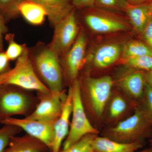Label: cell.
<instances>
[{
  "mask_svg": "<svg viewBox=\"0 0 152 152\" xmlns=\"http://www.w3.org/2000/svg\"><path fill=\"white\" fill-rule=\"evenodd\" d=\"M150 7H151V12L152 14V1H150Z\"/></svg>",
  "mask_w": 152,
  "mask_h": 152,
  "instance_id": "cell-36",
  "label": "cell"
},
{
  "mask_svg": "<svg viewBox=\"0 0 152 152\" xmlns=\"http://www.w3.org/2000/svg\"><path fill=\"white\" fill-rule=\"evenodd\" d=\"M11 85L29 91L48 92L50 91L38 77L28 55V48L16 61L12 69L0 75V85Z\"/></svg>",
  "mask_w": 152,
  "mask_h": 152,
  "instance_id": "cell-4",
  "label": "cell"
},
{
  "mask_svg": "<svg viewBox=\"0 0 152 152\" xmlns=\"http://www.w3.org/2000/svg\"><path fill=\"white\" fill-rule=\"evenodd\" d=\"M23 130L20 128L10 124H5L0 129V152H4L8 146L11 138L18 135Z\"/></svg>",
  "mask_w": 152,
  "mask_h": 152,
  "instance_id": "cell-25",
  "label": "cell"
},
{
  "mask_svg": "<svg viewBox=\"0 0 152 152\" xmlns=\"http://www.w3.org/2000/svg\"><path fill=\"white\" fill-rule=\"evenodd\" d=\"M139 152H152V147L142 150V151H140Z\"/></svg>",
  "mask_w": 152,
  "mask_h": 152,
  "instance_id": "cell-35",
  "label": "cell"
},
{
  "mask_svg": "<svg viewBox=\"0 0 152 152\" xmlns=\"http://www.w3.org/2000/svg\"><path fill=\"white\" fill-rule=\"evenodd\" d=\"M4 152H50L46 145L38 139L26 134L13 136Z\"/></svg>",
  "mask_w": 152,
  "mask_h": 152,
  "instance_id": "cell-14",
  "label": "cell"
},
{
  "mask_svg": "<svg viewBox=\"0 0 152 152\" xmlns=\"http://www.w3.org/2000/svg\"><path fill=\"white\" fill-rule=\"evenodd\" d=\"M127 0H96L95 7L114 11H125Z\"/></svg>",
  "mask_w": 152,
  "mask_h": 152,
  "instance_id": "cell-26",
  "label": "cell"
},
{
  "mask_svg": "<svg viewBox=\"0 0 152 152\" xmlns=\"http://www.w3.org/2000/svg\"><path fill=\"white\" fill-rule=\"evenodd\" d=\"M97 135H86L78 141L66 149L61 150L59 152H94L93 142Z\"/></svg>",
  "mask_w": 152,
  "mask_h": 152,
  "instance_id": "cell-22",
  "label": "cell"
},
{
  "mask_svg": "<svg viewBox=\"0 0 152 152\" xmlns=\"http://www.w3.org/2000/svg\"><path fill=\"white\" fill-rule=\"evenodd\" d=\"M125 64L137 70L148 72L152 70V56H141L124 59Z\"/></svg>",
  "mask_w": 152,
  "mask_h": 152,
  "instance_id": "cell-24",
  "label": "cell"
},
{
  "mask_svg": "<svg viewBox=\"0 0 152 152\" xmlns=\"http://www.w3.org/2000/svg\"><path fill=\"white\" fill-rule=\"evenodd\" d=\"M94 152H135L143 146V141L122 143L96 136L93 142Z\"/></svg>",
  "mask_w": 152,
  "mask_h": 152,
  "instance_id": "cell-15",
  "label": "cell"
},
{
  "mask_svg": "<svg viewBox=\"0 0 152 152\" xmlns=\"http://www.w3.org/2000/svg\"><path fill=\"white\" fill-rule=\"evenodd\" d=\"M56 121L32 120L26 118L18 119L11 117L0 121V123L4 125H14L20 128L26 134L46 145L50 152L54 140Z\"/></svg>",
  "mask_w": 152,
  "mask_h": 152,
  "instance_id": "cell-9",
  "label": "cell"
},
{
  "mask_svg": "<svg viewBox=\"0 0 152 152\" xmlns=\"http://www.w3.org/2000/svg\"><path fill=\"white\" fill-rule=\"evenodd\" d=\"M145 72L140 70L132 72L120 81L122 88L134 99L141 100L143 96L146 83Z\"/></svg>",
  "mask_w": 152,
  "mask_h": 152,
  "instance_id": "cell-17",
  "label": "cell"
},
{
  "mask_svg": "<svg viewBox=\"0 0 152 152\" xmlns=\"http://www.w3.org/2000/svg\"><path fill=\"white\" fill-rule=\"evenodd\" d=\"M84 20L86 25L93 31L101 34L124 31L127 28L121 20L105 9L94 7L88 8Z\"/></svg>",
  "mask_w": 152,
  "mask_h": 152,
  "instance_id": "cell-10",
  "label": "cell"
},
{
  "mask_svg": "<svg viewBox=\"0 0 152 152\" xmlns=\"http://www.w3.org/2000/svg\"><path fill=\"white\" fill-rule=\"evenodd\" d=\"M38 102L28 119L42 121H56L62 110L67 94L62 91L37 92Z\"/></svg>",
  "mask_w": 152,
  "mask_h": 152,
  "instance_id": "cell-8",
  "label": "cell"
},
{
  "mask_svg": "<svg viewBox=\"0 0 152 152\" xmlns=\"http://www.w3.org/2000/svg\"><path fill=\"white\" fill-rule=\"evenodd\" d=\"M28 55L38 77L51 91H64V77L60 57L48 44L39 42L28 48Z\"/></svg>",
  "mask_w": 152,
  "mask_h": 152,
  "instance_id": "cell-1",
  "label": "cell"
},
{
  "mask_svg": "<svg viewBox=\"0 0 152 152\" xmlns=\"http://www.w3.org/2000/svg\"><path fill=\"white\" fill-rule=\"evenodd\" d=\"M151 0H127L128 4L131 6L139 5L150 1Z\"/></svg>",
  "mask_w": 152,
  "mask_h": 152,
  "instance_id": "cell-33",
  "label": "cell"
},
{
  "mask_svg": "<svg viewBox=\"0 0 152 152\" xmlns=\"http://www.w3.org/2000/svg\"><path fill=\"white\" fill-rule=\"evenodd\" d=\"M72 110V88L69 87L62 110L56 121L54 126V140L50 152H59L61 147L67 137L69 131L70 119Z\"/></svg>",
  "mask_w": 152,
  "mask_h": 152,
  "instance_id": "cell-12",
  "label": "cell"
},
{
  "mask_svg": "<svg viewBox=\"0 0 152 152\" xmlns=\"http://www.w3.org/2000/svg\"><path fill=\"white\" fill-rule=\"evenodd\" d=\"M38 102L31 91L11 85H0V121L14 115H29Z\"/></svg>",
  "mask_w": 152,
  "mask_h": 152,
  "instance_id": "cell-2",
  "label": "cell"
},
{
  "mask_svg": "<svg viewBox=\"0 0 152 152\" xmlns=\"http://www.w3.org/2000/svg\"><path fill=\"white\" fill-rule=\"evenodd\" d=\"M5 19L1 14H0V52L4 51V38L8 33L9 29L7 26Z\"/></svg>",
  "mask_w": 152,
  "mask_h": 152,
  "instance_id": "cell-30",
  "label": "cell"
},
{
  "mask_svg": "<svg viewBox=\"0 0 152 152\" xmlns=\"http://www.w3.org/2000/svg\"><path fill=\"white\" fill-rule=\"evenodd\" d=\"M86 34L80 31L77 39L69 51L60 58L64 80L67 79L71 85L78 79V76L85 63L87 45Z\"/></svg>",
  "mask_w": 152,
  "mask_h": 152,
  "instance_id": "cell-7",
  "label": "cell"
},
{
  "mask_svg": "<svg viewBox=\"0 0 152 152\" xmlns=\"http://www.w3.org/2000/svg\"><path fill=\"white\" fill-rule=\"evenodd\" d=\"M141 100L142 104L139 106L143 110L152 122V87L146 82L143 96Z\"/></svg>",
  "mask_w": 152,
  "mask_h": 152,
  "instance_id": "cell-27",
  "label": "cell"
},
{
  "mask_svg": "<svg viewBox=\"0 0 152 152\" xmlns=\"http://www.w3.org/2000/svg\"><path fill=\"white\" fill-rule=\"evenodd\" d=\"M126 101L120 96H117L112 101L110 108V116L115 118L122 115L126 108Z\"/></svg>",
  "mask_w": 152,
  "mask_h": 152,
  "instance_id": "cell-28",
  "label": "cell"
},
{
  "mask_svg": "<svg viewBox=\"0 0 152 152\" xmlns=\"http://www.w3.org/2000/svg\"><path fill=\"white\" fill-rule=\"evenodd\" d=\"M125 11L136 31L141 34L151 15L150 1L139 5L127 4Z\"/></svg>",
  "mask_w": 152,
  "mask_h": 152,
  "instance_id": "cell-16",
  "label": "cell"
},
{
  "mask_svg": "<svg viewBox=\"0 0 152 152\" xmlns=\"http://www.w3.org/2000/svg\"><path fill=\"white\" fill-rule=\"evenodd\" d=\"M18 11L30 24L38 26L43 24L46 17V12L42 7L31 0H23L19 4Z\"/></svg>",
  "mask_w": 152,
  "mask_h": 152,
  "instance_id": "cell-18",
  "label": "cell"
},
{
  "mask_svg": "<svg viewBox=\"0 0 152 152\" xmlns=\"http://www.w3.org/2000/svg\"><path fill=\"white\" fill-rule=\"evenodd\" d=\"M124 59L141 56H152V48L145 43L134 41L126 45L123 50Z\"/></svg>",
  "mask_w": 152,
  "mask_h": 152,
  "instance_id": "cell-20",
  "label": "cell"
},
{
  "mask_svg": "<svg viewBox=\"0 0 152 152\" xmlns=\"http://www.w3.org/2000/svg\"><path fill=\"white\" fill-rule=\"evenodd\" d=\"M152 127L151 121L138 106L132 116L108 130L104 137L120 142H134L148 137Z\"/></svg>",
  "mask_w": 152,
  "mask_h": 152,
  "instance_id": "cell-3",
  "label": "cell"
},
{
  "mask_svg": "<svg viewBox=\"0 0 152 152\" xmlns=\"http://www.w3.org/2000/svg\"><path fill=\"white\" fill-rule=\"evenodd\" d=\"M113 84V79L109 76L99 78L87 77L85 80V87L91 105L98 116L102 115Z\"/></svg>",
  "mask_w": 152,
  "mask_h": 152,
  "instance_id": "cell-11",
  "label": "cell"
},
{
  "mask_svg": "<svg viewBox=\"0 0 152 152\" xmlns=\"http://www.w3.org/2000/svg\"><path fill=\"white\" fill-rule=\"evenodd\" d=\"M5 39L8 43L7 48L5 51L6 55L10 61H16L22 56L28 47L26 44H19L15 40V34L7 33Z\"/></svg>",
  "mask_w": 152,
  "mask_h": 152,
  "instance_id": "cell-21",
  "label": "cell"
},
{
  "mask_svg": "<svg viewBox=\"0 0 152 152\" xmlns=\"http://www.w3.org/2000/svg\"><path fill=\"white\" fill-rule=\"evenodd\" d=\"M76 9H84L94 7L96 0H71Z\"/></svg>",
  "mask_w": 152,
  "mask_h": 152,
  "instance_id": "cell-31",
  "label": "cell"
},
{
  "mask_svg": "<svg viewBox=\"0 0 152 152\" xmlns=\"http://www.w3.org/2000/svg\"><path fill=\"white\" fill-rule=\"evenodd\" d=\"M141 35L145 43L152 48V14Z\"/></svg>",
  "mask_w": 152,
  "mask_h": 152,
  "instance_id": "cell-29",
  "label": "cell"
},
{
  "mask_svg": "<svg viewBox=\"0 0 152 152\" xmlns=\"http://www.w3.org/2000/svg\"><path fill=\"white\" fill-rule=\"evenodd\" d=\"M72 94V110L69 131L63 144V149L70 146L88 134L97 135L99 131L88 119L82 100L80 83L78 79L70 86Z\"/></svg>",
  "mask_w": 152,
  "mask_h": 152,
  "instance_id": "cell-5",
  "label": "cell"
},
{
  "mask_svg": "<svg viewBox=\"0 0 152 152\" xmlns=\"http://www.w3.org/2000/svg\"><path fill=\"white\" fill-rule=\"evenodd\" d=\"M31 1L39 4L45 9L49 21L53 27L75 9L71 0Z\"/></svg>",
  "mask_w": 152,
  "mask_h": 152,
  "instance_id": "cell-13",
  "label": "cell"
},
{
  "mask_svg": "<svg viewBox=\"0 0 152 152\" xmlns=\"http://www.w3.org/2000/svg\"><path fill=\"white\" fill-rule=\"evenodd\" d=\"M151 144H152V140H151Z\"/></svg>",
  "mask_w": 152,
  "mask_h": 152,
  "instance_id": "cell-37",
  "label": "cell"
},
{
  "mask_svg": "<svg viewBox=\"0 0 152 152\" xmlns=\"http://www.w3.org/2000/svg\"><path fill=\"white\" fill-rule=\"evenodd\" d=\"M75 10L53 26V35L48 45L60 58L69 50L80 33Z\"/></svg>",
  "mask_w": 152,
  "mask_h": 152,
  "instance_id": "cell-6",
  "label": "cell"
},
{
  "mask_svg": "<svg viewBox=\"0 0 152 152\" xmlns=\"http://www.w3.org/2000/svg\"><path fill=\"white\" fill-rule=\"evenodd\" d=\"M152 1V0H151V1Z\"/></svg>",
  "mask_w": 152,
  "mask_h": 152,
  "instance_id": "cell-38",
  "label": "cell"
},
{
  "mask_svg": "<svg viewBox=\"0 0 152 152\" xmlns=\"http://www.w3.org/2000/svg\"><path fill=\"white\" fill-rule=\"evenodd\" d=\"M146 82L152 87V70L148 72H145Z\"/></svg>",
  "mask_w": 152,
  "mask_h": 152,
  "instance_id": "cell-34",
  "label": "cell"
},
{
  "mask_svg": "<svg viewBox=\"0 0 152 152\" xmlns=\"http://www.w3.org/2000/svg\"><path fill=\"white\" fill-rule=\"evenodd\" d=\"M23 0H0V14L7 23L19 15L18 7Z\"/></svg>",
  "mask_w": 152,
  "mask_h": 152,
  "instance_id": "cell-23",
  "label": "cell"
},
{
  "mask_svg": "<svg viewBox=\"0 0 152 152\" xmlns=\"http://www.w3.org/2000/svg\"><path fill=\"white\" fill-rule=\"evenodd\" d=\"M121 53V48L118 44L103 45L97 49L94 55V65L100 69L107 67L118 60Z\"/></svg>",
  "mask_w": 152,
  "mask_h": 152,
  "instance_id": "cell-19",
  "label": "cell"
},
{
  "mask_svg": "<svg viewBox=\"0 0 152 152\" xmlns=\"http://www.w3.org/2000/svg\"><path fill=\"white\" fill-rule=\"evenodd\" d=\"M10 62V61L7 56L5 51L0 52V75L11 69Z\"/></svg>",
  "mask_w": 152,
  "mask_h": 152,
  "instance_id": "cell-32",
  "label": "cell"
}]
</instances>
